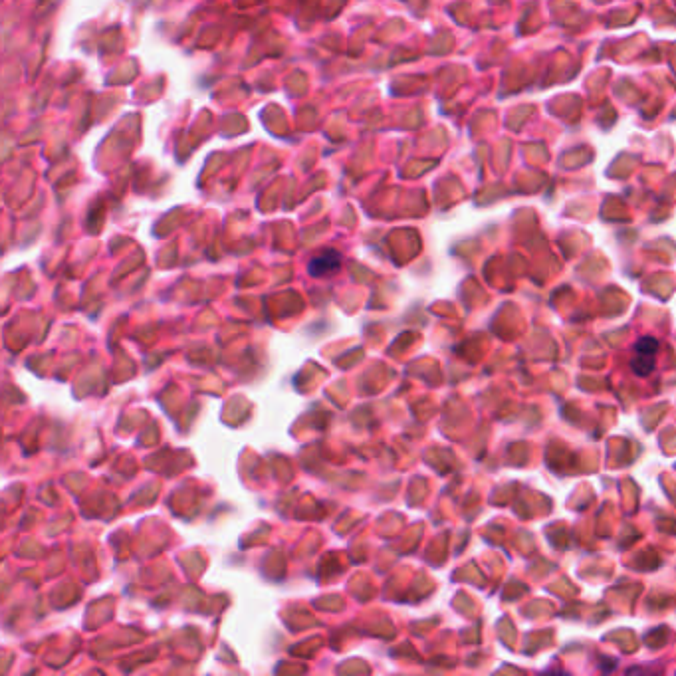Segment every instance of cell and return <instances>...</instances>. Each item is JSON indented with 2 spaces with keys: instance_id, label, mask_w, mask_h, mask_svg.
Instances as JSON below:
<instances>
[{
  "instance_id": "1",
  "label": "cell",
  "mask_w": 676,
  "mask_h": 676,
  "mask_svg": "<svg viewBox=\"0 0 676 676\" xmlns=\"http://www.w3.org/2000/svg\"><path fill=\"white\" fill-rule=\"evenodd\" d=\"M635 351L637 353H635V357L631 361V369L637 375L645 377V375H649L655 369V355L659 351V341L655 338L639 339L637 345H635Z\"/></svg>"
},
{
  "instance_id": "2",
  "label": "cell",
  "mask_w": 676,
  "mask_h": 676,
  "mask_svg": "<svg viewBox=\"0 0 676 676\" xmlns=\"http://www.w3.org/2000/svg\"><path fill=\"white\" fill-rule=\"evenodd\" d=\"M339 266H341V256L338 252L336 250H324V252H320L318 256L312 258L310 274L316 276V278H324V276L338 272Z\"/></svg>"
}]
</instances>
